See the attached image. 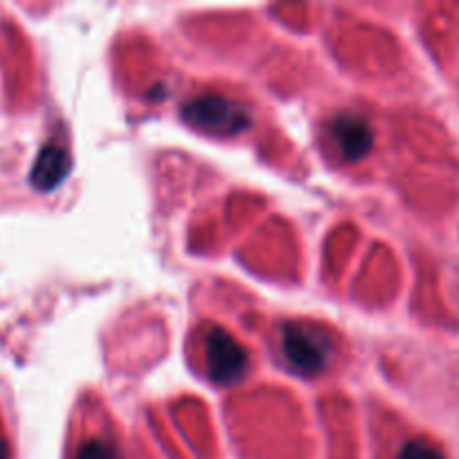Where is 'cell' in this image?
Returning <instances> with one entry per match:
<instances>
[{"label":"cell","instance_id":"1","mask_svg":"<svg viewBox=\"0 0 459 459\" xmlns=\"http://www.w3.org/2000/svg\"><path fill=\"white\" fill-rule=\"evenodd\" d=\"M282 354L299 375L316 377L330 366L332 343L316 327L287 323L282 327Z\"/></svg>","mask_w":459,"mask_h":459},{"label":"cell","instance_id":"2","mask_svg":"<svg viewBox=\"0 0 459 459\" xmlns=\"http://www.w3.org/2000/svg\"><path fill=\"white\" fill-rule=\"evenodd\" d=\"M182 117L193 128L213 134H238L249 126V115L222 94H200L182 106Z\"/></svg>","mask_w":459,"mask_h":459},{"label":"cell","instance_id":"3","mask_svg":"<svg viewBox=\"0 0 459 459\" xmlns=\"http://www.w3.org/2000/svg\"><path fill=\"white\" fill-rule=\"evenodd\" d=\"M206 368H209L211 381L220 385L236 384L245 377L249 368V357L245 348L233 339L222 327H213L204 341Z\"/></svg>","mask_w":459,"mask_h":459},{"label":"cell","instance_id":"4","mask_svg":"<svg viewBox=\"0 0 459 459\" xmlns=\"http://www.w3.org/2000/svg\"><path fill=\"white\" fill-rule=\"evenodd\" d=\"M332 142L348 161H359L372 151V128L357 115H339L330 126Z\"/></svg>","mask_w":459,"mask_h":459},{"label":"cell","instance_id":"5","mask_svg":"<svg viewBox=\"0 0 459 459\" xmlns=\"http://www.w3.org/2000/svg\"><path fill=\"white\" fill-rule=\"evenodd\" d=\"M70 170V157L63 148L48 146L40 151L34 169H31V184L40 191H49L56 186Z\"/></svg>","mask_w":459,"mask_h":459},{"label":"cell","instance_id":"6","mask_svg":"<svg viewBox=\"0 0 459 459\" xmlns=\"http://www.w3.org/2000/svg\"><path fill=\"white\" fill-rule=\"evenodd\" d=\"M399 459H446L437 446L426 439H412L399 453Z\"/></svg>","mask_w":459,"mask_h":459},{"label":"cell","instance_id":"7","mask_svg":"<svg viewBox=\"0 0 459 459\" xmlns=\"http://www.w3.org/2000/svg\"><path fill=\"white\" fill-rule=\"evenodd\" d=\"M76 459H117V451L115 446H110L108 442L94 439V442H88L81 448Z\"/></svg>","mask_w":459,"mask_h":459},{"label":"cell","instance_id":"8","mask_svg":"<svg viewBox=\"0 0 459 459\" xmlns=\"http://www.w3.org/2000/svg\"><path fill=\"white\" fill-rule=\"evenodd\" d=\"M0 459H9V451H7V444L0 442Z\"/></svg>","mask_w":459,"mask_h":459}]
</instances>
